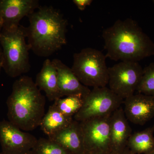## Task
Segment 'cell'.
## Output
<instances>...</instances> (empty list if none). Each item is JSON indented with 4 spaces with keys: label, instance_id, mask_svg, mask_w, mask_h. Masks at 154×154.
I'll use <instances>...</instances> for the list:
<instances>
[{
    "label": "cell",
    "instance_id": "cell-1",
    "mask_svg": "<svg viewBox=\"0 0 154 154\" xmlns=\"http://www.w3.org/2000/svg\"><path fill=\"white\" fill-rule=\"evenodd\" d=\"M106 57L114 61L138 62L154 55V42L132 19L117 20L103 30Z\"/></svg>",
    "mask_w": 154,
    "mask_h": 154
},
{
    "label": "cell",
    "instance_id": "cell-8",
    "mask_svg": "<svg viewBox=\"0 0 154 154\" xmlns=\"http://www.w3.org/2000/svg\"><path fill=\"white\" fill-rule=\"evenodd\" d=\"M110 116L91 119L80 122L86 151L112 152L110 140Z\"/></svg>",
    "mask_w": 154,
    "mask_h": 154
},
{
    "label": "cell",
    "instance_id": "cell-4",
    "mask_svg": "<svg viewBox=\"0 0 154 154\" xmlns=\"http://www.w3.org/2000/svg\"><path fill=\"white\" fill-rule=\"evenodd\" d=\"M27 28L19 25L11 30H2L0 43L2 50V68L11 78L29 71L30 47L26 42Z\"/></svg>",
    "mask_w": 154,
    "mask_h": 154
},
{
    "label": "cell",
    "instance_id": "cell-7",
    "mask_svg": "<svg viewBox=\"0 0 154 154\" xmlns=\"http://www.w3.org/2000/svg\"><path fill=\"white\" fill-rule=\"evenodd\" d=\"M143 71L138 62L121 61L108 68V88L124 100L137 91Z\"/></svg>",
    "mask_w": 154,
    "mask_h": 154
},
{
    "label": "cell",
    "instance_id": "cell-18",
    "mask_svg": "<svg viewBox=\"0 0 154 154\" xmlns=\"http://www.w3.org/2000/svg\"><path fill=\"white\" fill-rule=\"evenodd\" d=\"M84 100L81 95H73L56 99L53 105L63 115L73 118L82 107Z\"/></svg>",
    "mask_w": 154,
    "mask_h": 154
},
{
    "label": "cell",
    "instance_id": "cell-3",
    "mask_svg": "<svg viewBox=\"0 0 154 154\" xmlns=\"http://www.w3.org/2000/svg\"><path fill=\"white\" fill-rule=\"evenodd\" d=\"M7 104L9 121L25 131L39 126L45 114V97L28 76H21L14 82Z\"/></svg>",
    "mask_w": 154,
    "mask_h": 154
},
{
    "label": "cell",
    "instance_id": "cell-12",
    "mask_svg": "<svg viewBox=\"0 0 154 154\" xmlns=\"http://www.w3.org/2000/svg\"><path fill=\"white\" fill-rule=\"evenodd\" d=\"M131 132L132 130L124 109L121 106L110 116V145L113 154H119L126 148Z\"/></svg>",
    "mask_w": 154,
    "mask_h": 154
},
{
    "label": "cell",
    "instance_id": "cell-6",
    "mask_svg": "<svg viewBox=\"0 0 154 154\" xmlns=\"http://www.w3.org/2000/svg\"><path fill=\"white\" fill-rule=\"evenodd\" d=\"M123 101L107 86L93 88L84 98L82 107L73 119L81 122L91 119L111 115L121 107Z\"/></svg>",
    "mask_w": 154,
    "mask_h": 154
},
{
    "label": "cell",
    "instance_id": "cell-21",
    "mask_svg": "<svg viewBox=\"0 0 154 154\" xmlns=\"http://www.w3.org/2000/svg\"><path fill=\"white\" fill-rule=\"evenodd\" d=\"M92 0H73V2L77 6L79 10L84 11L87 7L90 6L93 2Z\"/></svg>",
    "mask_w": 154,
    "mask_h": 154
},
{
    "label": "cell",
    "instance_id": "cell-24",
    "mask_svg": "<svg viewBox=\"0 0 154 154\" xmlns=\"http://www.w3.org/2000/svg\"><path fill=\"white\" fill-rule=\"evenodd\" d=\"M2 50L0 47V72L2 68Z\"/></svg>",
    "mask_w": 154,
    "mask_h": 154
},
{
    "label": "cell",
    "instance_id": "cell-10",
    "mask_svg": "<svg viewBox=\"0 0 154 154\" xmlns=\"http://www.w3.org/2000/svg\"><path fill=\"white\" fill-rule=\"evenodd\" d=\"M37 0H0V19L2 30L18 27L20 21L39 8Z\"/></svg>",
    "mask_w": 154,
    "mask_h": 154
},
{
    "label": "cell",
    "instance_id": "cell-22",
    "mask_svg": "<svg viewBox=\"0 0 154 154\" xmlns=\"http://www.w3.org/2000/svg\"><path fill=\"white\" fill-rule=\"evenodd\" d=\"M83 154H113L111 152H99L86 151Z\"/></svg>",
    "mask_w": 154,
    "mask_h": 154
},
{
    "label": "cell",
    "instance_id": "cell-19",
    "mask_svg": "<svg viewBox=\"0 0 154 154\" xmlns=\"http://www.w3.org/2000/svg\"><path fill=\"white\" fill-rule=\"evenodd\" d=\"M31 152L32 154H70L61 146L48 138L37 140Z\"/></svg>",
    "mask_w": 154,
    "mask_h": 154
},
{
    "label": "cell",
    "instance_id": "cell-14",
    "mask_svg": "<svg viewBox=\"0 0 154 154\" xmlns=\"http://www.w3.org/2000/svg\"><path fill=\"white\" fill-rule=\"evenodd\" d=\"M48 138L70 154H83L86 152L81 123L74 119L69 126Z\"/></svg>",
    "mask_w": 154,
    "mask_h": 154
},
{
    "label": "cell",
    "instance_id": "cell-9",
    "mask_svg": "<svg viewBox=\"0 0 154 154\" xmlns=\"http://www.w3.org/2000/svg\"><path fill=\"white\" fill-rule=\"evenodd\" d=\"M37 140L33 135L22 131L11 122L0 121V144L4 153H29Z\"/></svg>",
    "mask_w": 154,
    "mask_h": 154
},
{
    "label": "cell",
    "instance_id": "cell-27",
    "mask_svg": "<svg viewBox=\"0 0 154 154\" xmlns=\"http://www.w3.org/2000/svg\"><path fill=\"white\" fill-rule=\"evenodd\" d=\"M0 154H5L4 153H3L2 152H0ZM27 154H32V153H31V152H30V153H28Z\"/></svg>",
    "mask_w": 154,
    "mask_h": 154
},
{
    "label": "cell",
    "instance_id": "cell-11",
    "mask_svg": "<svg viewBox=\"0 0 154 154\" xmlns=\"http://www.w3.org/2000/svg\"><path fill=\"white\" fill-rule=\"evenodd\" d=\"M125 114L128 121L143 125L154 117V97L138 94L123 101Z\"/></svg>",
    "mask_w": 154,
    "mask_h": 154
},
{
    "label": "cell",
    "instance_id": "cell-23",
    "mask_svg": "<svg viewBox=\"0 0 154 154\" xmlns=\"http://www.w3.org/2000/svg\"><path fill=\"white\" fill-rule=\"evenodd\" d=\"M119 154H136L134 153L133 152H132L127 147L122 152H121Z\"/></svg>",
    "mask_w": 154,
    "mask_h": 154
},
{
    "label": "cell",
    "instance_id": "cell-25",
    "mask_svg": "<svg viewBox=\"0 0 154 154\" xmlns=\"http://www.w3.org/2000/svg\"><path fill=\"white\" fill-rule=\"evenodd\" d=\"M2 30V22H1V19H0V35H1Z\"/></svg>",
    "mask_w": 154,
    "mask_h": 154
},
{
    "label": "cell",
    "instance_id": "cell-28",
    "mask_svg": "<svg viewBox=\"0 0 154 154\" xmlns=\"http://www.w3.org/2000/svg\"><path fill=\"white\" fill-rule=\"evenodd\" d=\"M153 2L154 4V0H153V1H152Z\"/></svg>",
    "mask_w": 154,
    "mask_h": 154
},
{
    "label": "cell",
    "instance_id": "cell-20",
    "mask_svg": "<svg viewBox=\"0 0 154 154\" xmlns=\"http://www.w3.org/2000/svg\"><path fill=\"white\" fill-rule=\"evenodd\" d=\"M137 91L139 94L154 97V63H151L143 69Z\"/></svg>",
    "mask_w": 154,
    "mask_h": 154
},
{
    "label": "cell",
    "instance_id": "cell-15",
    "mask_svg": "<svg viewBox=\"0 0 154 154\" xmlns=\"http://www.w3.org/2000/svg\"><path fill=\"white\" fill-rule=\"evenodd\" d=\"M35 84L40 91H44L50 101L62 98L58 85L57 70L52 60H45L40 71L36 75Z\"/></svg>",
    "mask_w": 154,
    "mask_h": 154
},
{
    "label": "cell",
    "instance_id": "cell-17",
    "mask_svg": "<svg viewBox=\"0 0 154 154\" xmlns=\"http://www.w3.org/2000/svg\"><path fill=\"white\" fill-rule=\"evenodd\" d=\"M154 125L142 131L131 134L127 147L134 153L144 154L154 148Z\"/></svg>",
    "mask_w": 154,
    "mask_h": 154
},
{
    "label": "cell",
    "instance_id": "cell-16",
    "mask_svg": "<svg viewBox=\"0 0 154 154\" xmlns=\"http://www.w3.org/2000/svg\"><path fill=\"white\" fill-rule=\"evenodd\" d=\"M73 119V118L63 115L52 105L45 114L39 126L43 133L49 137L69 126Z\"/></svg>",
    "mask_w": 154,
    "mask_h": 154
},
{
    "label": "cell",
    "instance_id": "cell-5",
    "mask_svg": "<svg viewBox=\"0 0 154 154\" xmlns=\"http://www.w3.org/2000/svg\"><path fill=\"white\" fill-rule=\"evenodd\" d=\"M106 58L102 51L87 48L74 54L71 68L84 85L93 88L106 87L108 82Z\"/></svg>",
    "mask_w": 154,
    "mask_h": 154
},
{
    "label": "cell",
    "instance_id": "cell-13",
    "mask_svg": "<svg viewBox=\"0 0 154 154\" xmlns=\"http://www.w3.org/2000/svg\"><path fill=\"white\" fill-rule=\"evenodd\" d=\"M52 61L57 70L59 88L62 98L73 95H81L85 98L89 94L91 89L81 83L71 68L58 59H54Z\"/></svg>",
    "mask_w": 154,
    "mask_h": 154
},
{
    "label": "cell",
    "instance_id": "cell-26",
    "mask_svg": "<svg viewBox=\"0 0 154 154\" xmlns=\"http://www.w3.org/2000/svg\"><path fill=\"white\" fill-rule=\"evenodd\" d=\"M144 154H154V148L152 149V150H151L150 151Z\"/></svg>",
    "mask_w": 154,
    "mask_h": 154
},
{
    "label": "cell",
    "instance_id": "cell-2",
    "mask_svg": "<svg viewBox=\"0 0 154 154\" xmlns=\"http://www.w3.org/2000/svg\"><path fill=\"white\" fill-rule=\"evenodd\" d=\"M28 43L36 55L47 57L66 44L67 21L51 6H39L28 16Z\"/></svg>",
    "mask_w": 154,
    "mask_h": 154
}]
</instances>
